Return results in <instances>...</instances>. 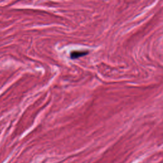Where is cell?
Returning a JSON list of instances; mask_svg holds the SVG:
<instances>
[{
	"instance_id": "cell-1",
	"label": "cell",
	"mask_w": 163,
	"mask_h": 163,
	"mask_svg": "<svg viewBox=\"0 0 163 163\" xmlns=\"http://www.w3.org/2000/svg\"><path fill=\"white\" fill-rule=\"evenodd\" d=\"M88 54V51H73L70 53V57L72 59H76L79 57L85 56Z\"/></svg>"
}]
</instances>
